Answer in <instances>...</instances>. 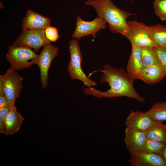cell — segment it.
<instances>
[{
	"label": "cell",
	"instance_id": "15",
	"mask_svg": "<svg viewBox=\"0 0 166 166\" xmlns=\"http://www.w3.org/2000/svg\"><path fill=\"white\" fill-rule=\"evenodd\" d=\"M132 51L128 61L126 70L131 78L134 81L143 68L140 47L132 45Z\"/></svg>",
	"mask_w": 166,
	"mask_h": 166
},
{
	"label": "cell",
	"instance_id": "17",
	"mask_svg": "<svg viewBox=\"0 0 166 166\" xmlns=\"http://www.w3.org/2000/svg\"><path fill=\"white\" fill-rule=\"evenodd\" d=\"M144 132L148 139L166 143V129L162 121L153 120L150 127Z\"/></svg>",
	"mask_w": 166,
	"mask_h": 166
},
{
	"label": "cell",
	"instance_id": "10",
	"mask_svg": "<svg viewBox=\"0 0 166 166\" xmlns=\"http://www.w3.org/2000/svg\"><path fill=\"white\" fill-rule=\"evenodd\" d=\"M128 162L131 166H166L160 155L142 151L130 152Z\"/></svg>",
	"mask_w": 166,
	"mask_h": 166
},
{
	"label": "cell",
	"instance_id": "7",
	"mask_svg": "<svg viewBox=\"0 0 166 166\" xmlns=\"http://www.w3.org/2000/svg\"><path fill=\"white\" fill-rule=\"evenodd\" d=\"M51 44V42L45 36V29L23 30L22 33L13 45L24 46L34 49L37 53L40 48Z\"/></svg>",
	"mask_w": 166,
	"mask_h": 166
},
{
	"label": "cell",
	"instance_id": "23",
	"mask_svg": "<svg viewBox=\"0 0 166 166\" xmlns=\"http://www.w3.org/2000/svg\"><path fill=\"white\" fill-rule=\"evenodd\" d=\"M45 34L47 38L50 42H56L59 37L57 28L50 26L45 29Z\"/></svg>",
	"mask_w": 166,
	"mask_h": 166
},
{
	"label": "cell",
	"instance_id": "21",
	"mask_svg": "<svg viewBox=\"0 0 166 166\" xmlns=\"http://www.w3.org/2000/svg\"><path fill=\"white\" fill-rule=\"evenodd\" d=\"M165 143L147 138L145 143L141 150L161 155Z\"/></svg>",
	"mask_w": 166,
	"mask_h": 166
},
{
	"label": "cell",
	"instance_id": "5",
	"mask_svg": "<svg viewBox=\"0 0 166 166\" xmlns=\"http://www.w3.org/2000/svg\"><path fill=\"white\" fill-rule=\"evenodd\" d=\"M23 79L16 71L11 68L8 69L4 74L0 75V88L4 90L10 108H16L14 103L22 89Z\"/></svg>",
	"mask_w": 166,
	"mask_h": 166
},
{
	"label": "cell",
	"instance_id": "18",
	"mask_svg": "<svg viewBox=\"0 0 166 166\" xmlns=\"http://www.w3.org/2000/svg\"><path fill=\"white\" fill-rule=\"evenodd\" d=\"M152 40L156 46L162 47L166 44V26L160 24L146 26Z\"/></svg>",
	"mask_w": 166,
	"mask_h": 166
},
{
	"label": "cell",
	"instance_id": "16",
	"mask_svg": "<svg viewBox=\"0 0 166 166\" xmlns=\"http://www.w3.org/2000/svg\"><path fill=\"white\" fill-rule=\"evenodd\" d=\"M24 119L16 108H10L6 119L4 134L10 135L17 132Z\"/></svg>",
	"mask_w": 166,
	"mask_h": 166
},
{
	"label": "cell",
	"instance_id": "24",
	"mask_svg": "<svg viewBox=\"0 0 166 166\" xmlns=\"http://www.w3.org/2000/svg\"><path fill=\"white\" fill-rule=\"evenodd\" d=\"M10 108L6 107L0 108V132L4 134L5 123L6 117Z\"/></svg>",
	"mask_w": 166,
	"mask_h": 166
},
{
	"label": "cell",
	"instance_id": "4",
	"mask_svg": "<svg viewBox=\"0 0 166 166\" xmlns=\"http://www.w3.org/2000/svg\"><path fill=\"white\" fill-rule=\"evenodd\" d=\"M38 56L29 47L13 45L8 47V52L6 55L10 68L15 71L30 68L33 64L29 61Z\"/></svg>",
	"mask_w": 166,
	"mask_h": 166
},
{
	"label": "cell",
	"instance_id": "27",
	"mask_svg": "<svg viewBox=\"0 0 166 166\" xmlns=\"http://www.w3.org/2000/svg\"><path fill=\"white\" fill-rule=\"evenodd\" d=\"M161 156L166 163V143L165 144Z\"/></svg>",
	"mask_w": 166,
	"mask_h": 166
},
{
	"label": "cell",
	"instance_id": "13",
	"mask_svg": "<svg viewBox=\"0 0 166 166\" xmlns=\"http://www.w3.org/2000/svg\"><path fill=\"white\" fill-rule=\"evenodd\" d=\"M147 138L143 131L133 129L127 127L125 130L124 142L129 152L141 150Z\"/></svg>",
	"mask_w": 166,
	"mask_h": 166
},
{
	"label": "cell",
	"instance_id": "22",
	"mask_svg": "<svg viewBox=\"0 0 166 166\" xmlns=\"http://www.w3.org/2000/svg\"><path fill=\"white\" fill-rule=\"evenodd\" d=\"M153 4L156 14L161 20L166 21V0L154 1Z\"/></svg>",
	"mask_w": 166,
	"mask_h": 166
},
{
	"label": "cell",
	"instance_id": "20",
	"mask_svg": "<svg viewBox=\"0 0 166 166\" xmlns=\"http://www.w3.org/2000/svg\"><path fill=\"white\" fill-rule=\"evenodd\" d=\"M154 47L147 46L140 47L144 67L160 63L154 50Z\"/></svg>",
	"mask_w": 166,
	"mask_h": 166
},
{
	"label": "cell",
	"instance_id": "26",
	"mask_svg": "<svg viewBox=\"0 0 166 166\" xmlns=\"http://www.w3.org/2000/svg\"><path fill=\"white\" fill-rule=\"evenodd\" d=\"M3 107L10 108V103L4 90L0 88V108Z\"/></svg>",
	"mask_w": 166,
	"mask_h": 166
},
{
	"label": "cell",
	"instance_id": "19",
	"mask_svg": "<svg viewBox=\"0 0 166 166\" xmlns=\"http://www.w3.org/2000/svg\"><path fill=\"white\" fill-rule=\"evenodd\" d=\"M146 112L154 120L166 121V102L154 103Z\"/></svg>",
	"mask_w": 166,
	"mask_h": 166
},
{
	"label": "cell",
	"instance_id": "11",
	"mask_svg": "<svg viewBox=\"0 0 166 166\" xmlns=\"http://www.w3.org/2000/svg\"><path fill=\"white\" fill-rule=\"evenodd\" d=\"M166 76V69L160 63H158L144 67L137 79L152 85L159 82Z\"/></svg>",
	"mask_w": 166,
	"mask_h": 166
},
{
	"label": "cell",
	"instance_id": "9",
	"mask_svg": "<svg viewBox=\"0 0 166 166\" xmlns=\"http://www.w3.org/2000/svg\"><path fill=\"white\" fill-rule=\"evenodd\" d=\"M76 21V27L72 37L78 40L89 35H92L94 38L98 32L106 27L107 23L98 16L92 21H86L78 15Z\"/></svg>",
	"mask_w": 166,
	"mask_h": 166
},
{
	"label": "cell",
	"instance_id": "28",
	"mask_svg": "<svg viewBox=\"0 0 166 166\" xmlns=\"http://www.w3.org/2000/svg\"><path fill=\"white\" fill-rule=\"evenodd\" d=\"M161 47L163 49L166 51V44Z\"/></svg>",
	"mask_w": 166,
	"mask_h": 166
},
{
	"label": "cell",
	"instance_id": "14",
	"mask_svg": "<svg viewBox=\"0 0 166 166\" xmlns=\"http://www.w3.org/2000/svg\"><path fill=\"white\" fill-rule=\"evenodd\" d=\"M50 23L49 18L29 9L23 18L22 27L23 30L45 29L50 26Z\"/></svg>",
	"mask_w": 166,
	"mask_h": 166
},
{
	"label": "cell",
	"instance_id": "6",
	"mask_svg": "<svg viewBox=\"0 0 166 166\" xmlns=\"http://www.w3.org/2000/svg\"><path fill=\"white\" fill-rule=\"evenodd\" d=\"M59 49L51 44L44 47L38 56L30 60L33 64H36L40 70L41 86L45 89L48 84V70L51 63L58 55Z\"/></svg>",
	"mask_w": 166,
	"mask_h": 166
},
{
	"label": "cell",
	"instance_id": "12",
	"mask_svg": "<svg viewBox=\"0 0 166 166\" xmlns=\"http://www.w3.org/2000/svg\"><path fill=\"white\" fill-rule=\"evenodd\" d=\"M153 121L146 112L132 111L126 118L125 125L131 129L144 132L150 127Z\"/></svg>",
	"mask_w": 166,
	"mask_h": 166
},
{
	"label": "cell",
	"instance_id": "29",
	"mask_svg": "<svg viewBox=\"0 0 166 166\" xmlns=\"http://www.w3.org/2000/svg\"><path fill=\"white\" fill-rule=\"evenodd\" d=\"M160 0H155L154 1H155V2H156V1H160Z\"/></svg>",
	"mask_w": 166,
	"mask_h": 166
},
{
	"label": "cell",
	"instance_id": "25",
	"mask_svg": "<svg viewBox=\"0 0 166 166\" xmlns=\"http://www.w3.org/2000/svg\"><path fill=\"white\" fill-rule=\"evenodd\" d=\"M154 48L160 62L166 69V51L159 46H156Z\"/></svg>",
	"mask_w": 166,
	"mask_h": 166
},
{
	"label": "cell",
	"instance_id": "8",
	"mask_svg": "<svg viewBox=\"0 0 166 166\" xmlns=\"http://www.w3.org/2000/svg\"><path fill=\"white\" fill-rule=\"evenodd\" d=\"M129 32L126 38L131 45L140 47L156 46L146 28V25L136 21H128Z\"/></svg>",
	"mask_w": 166,
	"mask_h": 166
},
{
	"label": "cell",
	"instance_id": "1",
	"mask_svg": "<svg viewBox=\"0 0 166 166\" xmlns=\"http://www.w3.org/2000/svg\"><path fill=\"white\" fill-rule=\"evenodd\" d=\"M103 67V70L90 73L89 77L95 72H101L103 75L100 79V83H107L110 89L105 91H101L92 87L85 88L83 91L84 95H91L99 98L104 97L112 99L124 96L134 99L141 103L145 101V98L135 90L133 86L134 81L123 69L114 68L107 64H105Z\"/></svg>",
	"mask_w": 166,
	"mask_h": 166
},
{
	"label": "cell",
	"instance_id": "3",
	"mask_svg": "<svg viewBox=\"0 0 166 166\" xmlns=\"http://www.w3.org/2000/svg\"><path fill=\"white\" fill-rule=\"evenodd\" d=\"M78 39L71 40L68 49L70 54V59L68 66V71L71 79H77L81 81L88 87L97 85V83L91 80L84 72L81 67L82 56Z\"/></svg>",
	"mask_w": 166,
	"mask_h": 166
},
{
	"label": "cell",
	"instance_id": "2",
	"mask_svg": "<svg viewBox=\"0 0 166 166\" xmlns=\"http://www.w3.org/2000/svg\"><path fill=\"white\" fill-rule=\"evenodd\" d=\"M85 4L94 9L97 16L108 23L111 31L127 37L129 32L127 19L135 14L119 9L112 0H88Z\"/></svg>",
	"mask_w": 166,
	"mask_h": 166
},
{
	"label": "cell",
	"instance_id": "30",
	"mask_svg": "<svg viewBox=\"0 0 166 166\" xmlns=\"http://www.w3.org/2000/svg\"><path fill=\"white\" fill-rule=\"evenodd\" d=\"M164 127H165V128L166 129V124H164Z\"/></svg>",
	"mask_w": 166,
	"mask_h": 166
}]
</instances>
